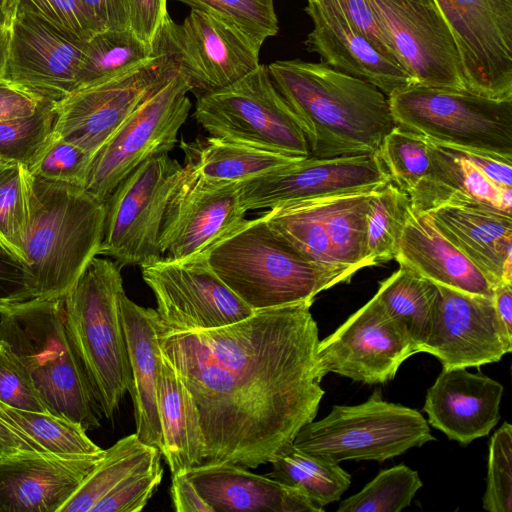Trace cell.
<instances>
[{
  "instance_id": "1",
  "label": "cell",
  "mask_w": 512,
  "mask_h": 512,
  "mask_svg": "<svg viewBox=\"0 0 512 512\" xmlns=\"http://www.w3.org/2000/svg\"><path fill=\"white\" fill-rule=\"evenodd\" d=\"M312 304L257 310L214 329L158 328L160 350L198 409L204 462L257 468L315 419L325 391Z\"/></svg>"
},
{
  "instance_id": "2",
  "label": "cell",
  "mask_w": 512,
  "mask_h": 512,
  "mask_svg": "<svg viewBox=\"0 0 512 512\" xmlns=\"http://www.w3.org/2000/svg\"><path fill=\"white\" fill-rule=\"evenodd\" d=\"M267 70L295 116L311 157L376 153L396 125L382 91L322 62L278 60Z\"/></svg>"
},
{
  "instance_id": "3",
  "label": "cell",
  "mask_w": 512,
  "mask_h": 512,
  "mask_svg": "<svg viewBox=\"0 0 512 512\" xmlns=\"http://www.w3.org/2000/svg\"><path fill=\"white\" fill-rule=\"evenodd\" d=\"M0 342L20 361L50 414L100 426L103 416L69 333L63 297L0 307Z\"/></svg>"
},
{
  "instance_id": "4",
  "label": "cell",
  "mask_w": 512,
  "mask_h": 512,
  "mask_svg": "<svg viewBox=\"0 0 512 512\" xmlns=\"http://www.w3.org/2000/svg\"><path fill=\"white\" fill-rule=\"evenodd\" d=\"M29 220L23 256L40 298L63 297L99 254L105 202L81 187L28 172Z\"/></svg>"
},
{
  "instance_id": "5",
  "label": "cell",
  "mask_w": 512,
  "mask_h": 512,
  "mask_svg": "<svg viewBox=\"0 0 512 512\" xmlns=\"http://www.w3.org/2000/svg\"><path fill=\"white\" fill-rule=\"evenodd\" d=\"M204 253L216 275L254 311L314 302L320 292L351 279L301 256L263 215L243 220Z\"/></svg>"
},
{
  "instance_id": "6",
  "label": "cell",
  "mask_w": 512,
  "mask_h": 512,
  "mask_svg": "<svg viewBox=\"0 0 512 512\" xmlns=\"http://www.w3.org/2000/svg\"><path fill=\"white\" fill-rule=\"evenodd\" d=\"M124 292L120 266L95 256L63 296L69 333L107 419L132 386L120 312Z\"/></svg>"
},
{
  "instance_id": "7",
  "label": "cell",
  "mask_w": 512,
  "mask_h": 512,
  "mask_svg": "<svg viewBox=\"0 0 512 512\" xmlns=\"http://www.w3.org/2000/svg\"><path fill=\"white\" fill-rule=\"evenodd\" d=\"M388 100L397 125L432 142L512 159V99L413 84Z\"/></svg>"
},
{
  "instance_id": "8",
  "label": "cell",
  "mask_w": 512,
  "mask_h": 512,
  "mask_svg": "<svg viewBox=\"0 0 512 512\" xmlns=\"http://www.w3.org/2000/svg\"><path fill=\"white\" fill-rule=\"evenodd\" d=\"M435 440L416 409L388 402L375 390L363 403L335 405L323 419L303 426L293 440L299 450L329 459L384 462Z\"/></svg>"
},
{
  "instance_id": "9",
  "label": "cell",
  "mask_w": 512,
  "mask_h": 512,
  "mask_svg": "<svg viewBox=\"0 0 512 512\" xmlns=\"http://www.w3.org/2000/svg\"><path fill=\"white\" fill-rule=\"evenodd\" d=\"M194 117L210 136L292 157L310 156L306 138L265 65L197 96Z\"/></svg>"
},
{
  "instance_id": "10",
  "label": "cell",
  "mask_w": 512,
  "mask_h": 512,
  "mask_svg": "<svg viewBox=\"0 0 512 512\" xmlns=\"http://www.w3.org/2000/svg\"><path fill=\"white\" fill-rule=\"evenodd\" d=\"M191 87L177 70L149 93L93 155L84 190L105 202L144 161L169 154L188 118Z\"/></svg>"
},
{
  "instance_id": "11",
  "label": "cell",
  "mask_w": 512,
  "mask_h": 512,
  "mask_svg": "<svg viewBox=\"0 0 512 512\" xmlns=\"http://www.w3.org/2000/svg\"><path fill=\"white\" fill-rule=\"evenodd\" d=\"M183 165L169 154L152 157L128 174L105 201L99 254L120 267L160 259L159 237Z\"/></svg>"
},
{
  "instance_id": "12",
  "label": "cell",
  "mask_w": 512,
  "mask_h": 512,
  "mask_svg": "<svg viewBox=\"0 0 512 512\" xmlns=\"http://www.w3.org/2000/svg\"><path fill=\"white\" fill-rule=\"evenodd\" d=\"M157 301L159 330L193 331L227 326L254 313L212 270L205 253L141 266Z\"/></svg>"
},
{
  "instance_id": "13",
  "label": "cell",
  "mask_w": 512,
  "mask_h": 512,
  "mask_svg": "<svg viewBox=\"0 0 512 512\" xmlns=\"http://www.w3.org/2000/svg\"><path fill=\"white\" fill-rule=\"evenodd\" d=\"M154 47L156 54L137 68L57 102L53 134L93 156L139 103L178 70L169 53Z\"/></svg>"
},
{
  "instance_id": "14",
  "label": "cell",
  "mask_w": 512,
  "mask_h": 512,
  "mask_svg": "<svg viewBox=\"0 0 512 512\" xmlns=\"http://www.w3.org/2000/svg\"><path fill=\"white\" fill-rule=\"evenodd\" d=\"M154 45L169 53L197 96L256 69L260 50L217 16L195 8L181 24L165 18Z\"/></svg>"
},
{
  "instance_id": "15",
  "label": "cell",
  "mask_w": 512,
  "mask_h": 512,
  "mask_svg": "<svg viewBox=\"0 0 512 512\" xmlns=\"http://www.w3.org/2000/svg\"><path fill=\"white\" fill-rule=\"evenodd\" d=\"M419 350L374 295L333 333L319 341L316 366L364 384H384Z\"/></svg>"
},
{
  "instance_id": "16",
  "label": "cell",
  "mask_w": 512,
  "mask_h": 512,
  "mask_svg": "<svg viewBox=\"0 0 512 512\" xmlns=\"http://www.w3.org/2000/svg\"><path fill=\"white\" fill-rule=\"evenodd\" d=\"M454 36L466 90L512 99V0H435Z\"/></svg>"
},
{
  "instance_id": "17",
  "label": "cell",
  "mask_w": 512,
  "mask_h": 512,
  "mask_svg": "<svg viewBox=\"0 0 512 512\" xmlns=\"http://www.w3.org/2000/svg\"><path fill=\"white\" fill-rule=\"evenodd\" d=\"M415 84L466 90L452 31L435 0H370Z\"/></svg>"
},
{
  "instance_id": "18",
  "label": "cell",
  "mask_w": 512,
  "mask_h": 512,
  "mask_svg": "<svg viewBox=\"0 0 512 512\" xmlns=\"http://www.w3.org/2000/svg\"><path fill=\"white\" fill-rule=\"evenodd\" d=\"M391 181L377 152L307 157L239 183L249 210L271 209L300 200L374 190Z\"/></svg>"
},
{
  "instance_id": "19",
  "label": "cell",
  "mask_w": 512,
  "mask_h": 512,
  "mask_svg": "<svg viewBox=\"0 0 512 512\" xmlns=\"http://www.w3.org/2000/svg\"><path fill=\"white\" fill-rule=\"evenodd\" d=\"M239 183L209 182L183 166L162 222L161 256L179 260L203 253L245 220Z\"/></svg>"
},
{
  "instance_id": "20",
  "label": "cell",
  "mask_w": 512,
  "mask_h": 512,
  "mask_svg": "<svg viewBox=\"0 0 512 512\" xmlns=\"http://www.w3.org/2000/svg\"><path fill=\"white\" fill-rule=\"evenodd\" d=\"M7 27L2 80L56 103L76 91L87 41L68 36L27 13L11 16Z\"/></svg>"
},
{
  "instance_id": "21",
  "label": "cell",
  "mask_w": 512,
  "mask_h": 512,
  "mask_svg": "<svg viewBox=\"0 0 512 512\" xmlns=\"http://www.w3.org/2000/svg\"><path fill=\"white\" fill-rule=\"evenodd\" d=\"M437 289L434 330L424 353L435 356L443 369L480 367L512 351L492 297Z\"/></svg>"
},
{
  "instance_id": "22",
  "label": "cell",
  "mask_w": 512,
  "mask_h": 512,
  "mask_svg": "<svg viewBox=\"0 0 512 512\" xmlns=\"http://www.w3.org/2000/svg\"><path fill=\"white\" fill-rule=\"evenodd\" d=\"M313 29L304 44L322 63L364 80L387 97L415 84L397 63L383 55L346 18L332 0H305Z\"/></svg>"
},
{
  "instance_id": "23",
  "label": "cell",
  "mask_w": 512,
  "mask_h": 512,
  "mask_svg": "<svg viewBox=\"0 0 512 512\" xmlns=\"http://www.w3.org/2000/svg\"><path fill=\"white\" fill-rule=\"evenodd\" d=\"M104 451L81 457L41 453L0 461V512H60Z\"/></svg>"
},
{
  "instance_id": "24",
  "label": "cell",
  "mask_w": 512,
  "mask_h": 512,
  "mask_svg": "<svg viewBox=\"0 0 512 512\" xmlns=\"http://www.w3.org/2000/svg\"><path fill=\"white\" fill-rule=\"evenodd\" d=\"M504 387L467 368L442 369L426 393L427 422L465 446L487 436L500 420Z\"/></svg>"
},
{
  "instance_id": "25",
  "label": "cell",
  "mask_w": 512,
  "mask_h": 512,
  "mask_svg": "<svg viewBox=\"0 0 512 512\" xmlns=\"http://www.w3.org/2000/svg\"><path fill=\"white\" fill-rule=\"evenodd\" d=\"M213 512H321L301 489L228 462H204L187 471Z\"/></svg>"
},
{
  "instance_id": "26",
  "label": "cell",
  "mask_w": 512,
  "mask_h": 512,
  "mask_svg": "<svg viewBox=\"0 0 512 512\" xmlns=\"http://www.w3.org/2000/svg\"><path fill=\"white\" fill-rule=\"evenodd\" d=\"M427 213L493 288L512 283V216L463 205L439 206Z\"/></svg>"
},
{
  "instance_id": "27",
  "label": "cell",
  "mask_w": 512,
  "mask_h": 512,
  "mask_svg": "<svg viewBox=\"0 0 512 512\" xmlns=\"http://www.w3.org/2000/svg\"><path fill=\"white\" fill-rule=\"evenodd\" d=\"M121 320L132 372L130 395L134 405L136 434L145 444L162 449L158 410V382L162 353L158 342L156 310L120 297Z\"/></svg>"
},
{
  "instance_id": "28",
  "label": "cell",
  "mask_w": 512,
  "mask_h": 512,
  "mask_svg": "<svg viewBox=\"0 0 512 512\" xmlns=\"http://www.w3.org/2000/svg\"><path fill=\"white\" fill-rule=\"evenodd\" d=\"M431 170L409 194L411 207L427 212L444 205L492 209L512 216V188L489 180L465 152L428 140Z\"/></svg>"
},
{
  "instance_id": "29",
  "label": "cell",
  "mask_w": 512,
  "mask_h": 512,
  "mask_svg": "<svg viewBox=\"0 0 512 512\" xmlns=\"http://www.w3.org/2000/svg\"><path fill=\"white\" fill-rule=\"evenodd\" d=\"M394 259L436 285L492 297L491 283L438 230L427 212L411 207Z\"/></svg>"
},
{
  "instance_id": "30",
  "label": "cell",
  "mask_w": 512,
  "mask_h": 512,
  "mask_svg": "<svg viewBox=\"0 0 512 512\" xmlns=\"http://www.w3.org/2000/svg\"><path fill=\"white\" fill-rule=\"evenodd\" d=\"M162 353V352H161ZM161 454L171 474L186 473L205 461L206 444L196 404L172 364L163 356L158 382Z\"/></svg>"
},
{
  "instance_id": "31",
  "label": "cell",
  "mask_w": 512,
  "mask_h": 512,
  "mask_svg": "<svg viewBox=\"0 0 512 512\" xmlns=\"http://www.w3.org/2000/svg\"><path fill=\"white\" fill-rule=\"evenodd\" d=\"M180 148L185 168L217 183L243 182L302 159L214 136L181 141Z\"/></svg>"
},
{
  "instance_id": "32",
  "label": "cell",
  "mask_w": 512,
  "mask_h": 512,
  "mask_svg": "<svg viewBox=\"0 0 512 512\" xmlns=\"http://www.w3.org/2000/svg\"><path fill=\"white\" fill-rule=\"evenodd\" d=\"M375 295L387 313L406 330L419 353L424 352L434 330L437 285L400 265L380 282Z\"/></svg>"
},
{
  "instance_id": "33",
  "label": "cell",
  "mask_w": 512,
  "mask_h": 512,
  "mask_svg": "<svg viewBox=\"0 0 512 512\" xmlns=\"http://www.w3.org/2000/svg\"><path fill=\"white\" fill-rule=\"evenodd\" d=\"M323 198L285 203L263 216L272 231L301 256L352 278L354 273L341 267L334 257L323 219Z\"/></svg>"
},
{
  "instance_id": "34",
  "label": "cell",
  "mask_w": 512,
  "mask_h": 512,
  "mask_svg": "<svg viewBox=\"0 0 512 512\" xmlns=\"http://www.w3.org/2000/svg\"><path fill=\"white\" fill-rule=\"evenodd\" d=\"M160 456V449L140 441L136 433L121 438L104 451L103 457L60 512H91L102 498L133 474L160 460Z\"/></svg>"
},
{
  "instance_id": "35",
  "label": "cell",
  "mask_w": 512,
  "mask_h": 512,
  "mask_svg": "<svg viewBox=\"0 0 512 512\" xmlns=\"http://www.w3.org/2000/svg\"><path fill=\"white\" fill-rule=\"evenodd\" d=\"M269 477L305 492L319 507L336 502L351 484V476L339 463L305 453L290 443L269 462Z\"/></svg>"
},
{
  "instance_id": "36",
  "label": "cell",
  "mask_w": 512,
  "mask_h": 512,
  "mask_svg": "<svg viewBox=\"0 0 512 512\" xmlns=\"http://www.w3.org/2000/svg\"><path fill=\"white\" fill-rule=\"evenodd\" d=\"M155 54V47L140 39L130 28L100 31L86 42L76 90L127 73Z\"/></svg>"
},
{
  "instance_id": "37",
  "label": "cell",
  "mask_w": 512,
  "mask_h": 512,
  "mask_svg": "<svg viewBox=\"0 0 512 512\" xmlns=\"http://www.w3.org/2000/svg\"><path fill=\"white\" fill-rule=\"evenodd\" d=\"M372 191L323 198V219L334 257L341 267L354 274L366 268V212Z\"/></svg>"
},
{
  "instance_id": "38",
  "label": "cell",
  "mask_w": 512,
  "mask_h": 512,
  "mask_svg": "<svg viewBox=\"0 0 512 512\" xmlns=\"http://www.w3.org/2000/svg\"><path fill=\"white\" fill-rule=\"evenodd\" d=\"M410 209L408 194L392 181L372 191L366 212V267L395 258Z\"/></svg>"
},
{
  "instance_id": "39",
  "label": "cell",
  "mask_w": 512,
  "mask_h": 512,
  "mask_svg": "<svg viewBox=\"0 0 512 512\" xmlns=\"http://www.w3.org/2000/svg\"><path fill=\"white\" fill-rule=\"evenodd\" d=\"M8 417L29 438L50 454L65 457L96 455L104 451L79 423L50 413L20 410L0 402Z\"/></svg>"
},
{
  "instance_id": "40",
  "label": "cell",
  "mask_w": 512,
  "mask_h": 512,
  "mask_svg": "<svg viewBox=\"0 0 512 512\" xmlns=\"http://www.w3.org/2000/svg\"><path fill=\"white\" fill-rule=\"evenodd\" d=\"M423 486L417 471L400 464L382 470L358 493L344 499L338 512H399Z\"/></svg>"
},
{
  "instance_id": "41",
  "label": "cell",
  "mask_w": 512,
  "mask_h": 512,
  "mask_svg": "<svg viewBox=\"0 0 512 512\" xmlns=\"http://www.w3.org/2000/svg\"><path fill=\"white\" fill-rule=\"evenodd\" d=\"M377 154L390 180L408 196L430 174L427 139L397 124L385 136Z\"/></svg>"
},
{
  "instance_id": "42",
  "label": "cell",
  "mask_w": 512,
  "mask_h": 512,
  "mask_svg": "<svg viewBox=\"0 0 512 512\" xmlns=\"http://www.w3.org/2000/svg\"><path fill=\"white\" fill-rule=\"evenodd\" d=\"M209 12L242 34L255 48L278 32L273 0H178Z\"/></svg>"
},
{
  "instance_id": "43",
  "label": "cell",
  "mask_w": 512,
  "mask_h": 512,
  "mask_svg": "<svg viewBox=\"0 0 512 512\" xmlns=\"http://www.w3.org/2000/svg\"><path fill=\"white\" fill-rule=\"evenodd\" d=\"M56 102H48L34 114L0 121V159L27 169L53 136Z\"/></svg>"
},
{
  "instance_id": "44",
  "label": "cell",
  "mask_w": 512,
  "mask_h": 512,
  "mask_svg": "<svg viewBox=\"0 0 512 512\" xmlns=\"http://www.w3.org/2000/svg\"><path fill=\"white\" fill-rule=\"evenodd\" d=\"M28 220V170L7 161L0 168V240L23 259Z\"/></svg>"
},
{
  "instance_id": "45",
  "label": "cell",
  "mask_w": 512,
  "mask_h": 512,
  "mask_svg": "<svg viewBox=\"0 0 512 512\" xmlns=\"http://www.w3.org/2000/svg\"><path fill=\"white\" fill-rule=\"evenodd\" d=\"M6 13L7 23L15 14H32L84 42L103 31L79 0H6Z\"/></svg>"
},
{
  "instance_id": "46",
  "label": "cell",
  "mask_w": 512,
  "mask_h": 512,
  "mask_svg": "<svg viewBox=\"0 0 512 512\" xmlns=\"http://www.w3.org/2000/svg\"><path fill=\"white\" fill-rule=\"evenodd\" d=\"M92 157L83 148L53 134L27 170L43 180L84 189Z\"/></svg>"
},
{
  "instance_id": "47",
  "label": "cell",
  "mask_w": 512,
  "mask_h": 512,
  "mask_svg": "<svg viewBox=\"0 0 512 512\" xmlns=\"http://www.w3.org/2000/svg\"><path fill=\"white\" fill-rule=\"evenodd\" d=\"M482 503L489 512L512 511V426L507 421L490 438Z\"/></svg>"
},
{
  "instance_id": "48",
  "label": "cell",
  "mask_w": 512,
  "mask_h": 512,
  "mask_svg": "<svg viewBox=\"0 0 512 512\" xmlns=\"http://www.w3.org/2000/svg\"><path fill=\"white\" fill-rule=\"evenodd\" d=\"M0 402L8 407L49 413L20 361L0 342Z\"/></svg>"
},
{
  "instance_id": "49",
  "label": "cell",
  "mask_w": 512,
  "mask_h": 512,
  "mask_svg": "<svg viewBox=\"0 0 512 512\" xmlns=\"http://www.w3.org/2000/svg\"><path fill=\"white\" fill-rule=\"evenodd\" d=\"M162 477L163 469L157 460L102 498L91 512H139L147 505Z\"/></svg>"
},
{
  "instance_id": "50",
  "label": "cell",
  "mask_w": 512,
  "mask_h": 512,
  "mask_svg": "<svg viewBox=\"0 0 512 512\" xmlns=\"http://www.w3.org/2000/svg\"><path fill=\"white\" fill-rule=\"evenodd\" d=\"M37 297L36 281L27 262L0 242V307Z\"/></svg>"
},
{
  "instance_id": "51",
  "label": "cell",
  "mask_w": 512,
  "mask_h": 512,
  "mask_svg": "<svg viewBox=\"0 0 512 512\" xmlns=\"http://www.w3.org/2000/svg\"><path fill=\"white\" fill-rule=\"evenodd\" d=\"M332 1L343 12L349 22L383 55L400 65L392 41L370 0Z\"/></svg>"
},
{
  "instance_id": "52",
  "label": "cell",
  "mask_w": 512,
  "mask_h": 512,
  "mask_svg": "<svg viewBox=\"0 0 512 512\" xmlns=\"http://www.w3.org/2000/svg\"><path fill=\"white\" fill-rule=\"evenodd\" d=\"M130 29L144 42L154 46L168 15L167 0H128Z\"/></svg>"
},
{
  "instance_id": "53",
  "label": "cell",
  "mask_w": 512,
  "mask_h": 512,
  "mask_svg": "<svg viewBox=\"0 0 512 512\" xmlns=\"http://www.w3.org/2000/svg\"><path fill=\"white\" fill-rule=\"evenodd\" d=\"M48 101L5 80L0 81V121L27 117Z\"/></svg>"
},
{
  "instance_id": "54",
  "label": "cell",
  "mask_w": 512,
  "mask_h": 512,
  "mask_svg": "<svg viewBox=\"0 0 512 512\" xmlns=\"http://www.w3.org/2000/svg\"><path fill=\"white\" fill-rule=\"evenodd\" d=\"M45 452L8 417L0 406V461Z\"/></svg>"
},
{
  "instance_id": "55",
  "label": "cell",
  "mask_w": 512,
  "mask_h": 512,
  "mask_svg": "<svg viewBox=\"0 0 512 512\" xmlns=\"http://www.w3.org/2000/svg\"><path fill=\"white\" fill-rule=\"evenodd\" d=\"M102 30L130 28L128 0H79Z\"/></svg>"
},
{
  "instance_id": "56",
  "label": "cell",
  "mask_w": 512,
  "mask_h": 512,
  "mask_svg": "<svg viewBox=\"0 0 512 512\" xmlns=\"http://www.w3.org/2000/svg\"><path fill=\"white\" fill-rule=\"evenodd\" d=\"M171 498L177 512H213L189 479L187 472L172 475Z\"/></svg>"
},
{
  "instance_id": "57",
  "label": "cell",
  "mask_w": 512,
  "mask_h": 512,
  "mask_svg": "<svg viewBox=\"0 0 512 512\" xmlns=\"http://www.w3.org/2000/svg\"><path fill=\"white\" fill-rule=\"evenodd\" d=\"M492 301L506 335L512 339V283H501L495 286Z\"/></svg>"
},
{
  "instance_id": "58",
  "label": "cell",
  "mask_w": 512,
  "mask_h": 512,
  "mask_svg": "<svg viewBox=\"0 0 512 512\" xmlns=\"http://www.w3.org/2000/svg\"><path fill=\"white\" fill-rule=\"evenodd\" d=\"M8 46V27L0 29V81L2 80Z\"/></svg>"
},
{
  "instance_id": "59",
  "label": "cell",
  "mask_w": 512,
  "mask_h": 512,
  "mask_svg": "<svg viewBox=\"0 0 512 512\" xmlns=\"http://www.w3.org/2000/svg\"><path fill=\"white\" fill-rule=\"evenodd\" d=\"M7 26L6 0H0V29Z\"/></svg>"
},
{
  "instance_id": "60",
  "label": "cell",
  "mask_w": 512,
  "mask_h": 512,
  "mask_svg": "<svg viewBox=\"0 0 512 512\" xmlns=\"http://www.w3.org/2000/svg\"><path fill=\"white\" fill-rule=\"evenodd\" d=\"M5 162H7V161L0 159V168H1V166H2Z\"/></svg>"
},
{
  "instance_id": "61",
  "label": "cell",
  "mask_w": 512,
  "mask_h": 512,
  "mask_svg": "<svg viewBox=\"0 0 512 512\" xmlns=\"http://www.w3.org/2000/svg\"><path fill=\"white\" fill-rule=\"evenodd\" d=\"M0 242H2V241L0 240ZM4 244H5V243H4Z\"/></svg>"
}]
</instances>
